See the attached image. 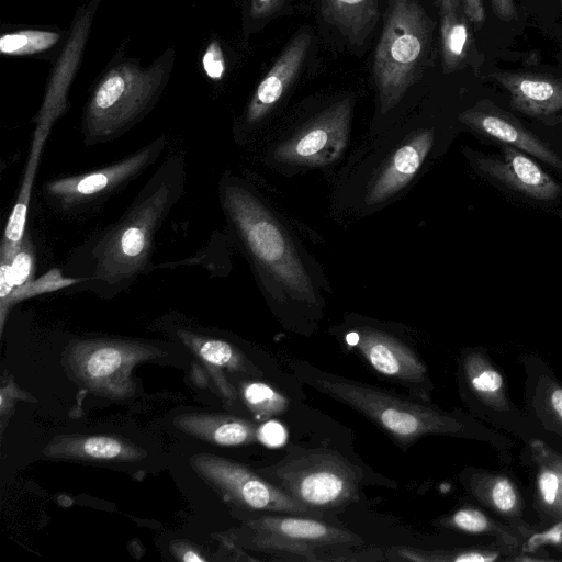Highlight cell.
<instances>
[{
	"mask_svg": "<svg viewBox=\"0 0 562 562\" xmlns=\"http://www.w3.org/2000/svg\"><path fill=\"white\" fill-rule=\"evenodd\" d=\"M295 373L305 384L359 412L398 447H409L431 435L471 436L469 424L461 416L419 398L327 373L305 362L295 366Z\"/></svg>",
	"mask_w": 562,
	"mask_h": 562,
	"instance_id": "4",
	"label": "cell"
},
{
	"mask_svg": "<svg viewBox=\"0 0 562 562\" xmlns=\"http://www.w3.org/2000/svg\"><path fill=\"white\" fill-rule=\"evenodd\" d=\"M176 554L180 558V560L186 562H205L206 559L200 555L198 551L193 548H190L186 544H178L176 549Z\"/></svg>",
	"mask_w": 562,
	"mask_h": 562,
	"instance_id": "42",
	"label": "cell"
},
{
	"mask_svg": "<svg viewBox=\"0 0 562 562\" xmlns=\"http://www.w3.org/2000/svg\"><path fill=\"white\" fill-rule=\"evenodd\" d=\"M472 493L496 512L515 515L519 509V496L509 479L501 475H476L470 483Z\"/></svg>",
	"mask_w": 562,
	"mask_h": 562,
	"instance_id": "27",
	"label": "cell"
},
{
	"mask_svg": "<svg viewBox=\"0 0 562 562\" xmlns=\"http://www.w3.org/2000/svg\"><path fill=\"white\" fill-rule=\"evenodd\" d=\"M220 200L227 224L269 299L281 305H319V280L311 260L255 189L227 173L220 182Z\"/></svg>",
	"mask_w": 562,
	"mask_h": 562,
	"instance_id": "2",
	"label": "cell"
},
{
	"mask_svg": "<svg viewBox=\"0 0 562 562\" xmlns=\"http://www.w3.org/2000/svg\"><path fill=\"white\" fill-rule=\"evenodd\" d=\"M468 19L476 24L485 21L483 0H460Z\"/></svg>",
	"mask_w": 562,
	"mask_h": 562,
	"instance_id": "40",
	"label": "cell"
},
{
	"mask_svg": "<svg viewBox=\"0 0 562 562\" xmlns=\"http://www.w3.org/2000/svg\"><path fill=\"white\" fill-rule=\"evenodd\" d=\"M67 32L59 29H16L0 36V53L5 56L49 59L61 50Z\"/></svg>",
	"mask_w": 562,
	"mask_h": 562,
	"instance_id": "25",
	"label": "cell"
},
{
	"mask_svg": "<svg viewBox=\"0 0 562 562\" xmlns=\"http://www.w3.org/2000/svg\"><path fill=\"white\" fill-rule=\"evenodd\" d=\"M503 158L477 156L475 165L487 177L525 196L552 201L561 195L562 187L522 150L503 145Z\"/></svg>",
	"mask_w": 562,
	"mask_h": 562,
	"instance_id": "17",
	"label": "cell"
},
{
	"mask_svg": "<svg viewBox=\"0 0 562 562\" xmlns=\"http://www.w3.org/2000/svg\"><path fill=\"white\" fill-rule=\"evenodd\" d=\"M352 106V99L345 98L323 110L277 146L274 159L291 167L336 159L348 139Z\"/></svg>",
	"mask_w": 562,
	"mask_h": 562,
	"instance_id": "12",
	"label": "cell"
},
{
	"mask_svg": "<svg viewBox=\"0 0 562 562\" xmlns=\"http://www.w3.org/2000/svg\"><path fill=\"white\" fill-rule=\"evenodd\" d=\"M435 145V130L411 131L376 162L364 184V206H379L395 198L422 170Z\"/></svg>",
	"mask_w": 562,
	"mask_h": 562,
	"instance_id": "13",
	"label": "cell"
},
{
	"mask_svg": "<svg viewBox=\"0 0 562 562\" xmlns=\"http://www.w3.org/2000/svg\"><path fill=\"white\" fill-rule=\"evenodd\" d=\"M176 65L167 48L149 65L127 57L122 45L91 87L81 115L86 145L111 142L139 123L158 103Z\"/></svg>",
	"mask_w": 562,
	"mask_h": 562,
	"instance_id": "3",
	"label": "cell"
},
{
	"mask_svg": "<svg viewBox=\"0 0 562 562\" xmlns=\"http://www.w3.org/2000/svg\"><path fill=\"white\" fill-rule=\"evenodd\" d=\"M459 120L474 132L503 145L516 147L555 168H562L557 153L518 119L484 99L459 114Z\"/></svg>",
	"mask_w": 562,
	"mask_h": 562,
	"instance_id": "14",
	"label": "cell"
},
{
	"mask_svg": "<svg viewBox=\"0 0 562 562\" xmlns=\"http://www.w3.org/2000/svg\"><path fill=\"white\" fill-rule=\"evenodd\" d=\"M386 560L417 562H488L498 559V553L487 550L467 549L453 551H428L408 547L389 549Z\"/></svg>",
	"mask_w": 562,
	"mask_h": 562,
	"instance_id": "29",
	"label": "cell"
},
{
	"mask_svg": "<svg viewBox=\"0 0 562 562\" xmlns=\"http://www.w3.org/2000/svg\"><path fill=\"white\" fill-rule=\"evenodd\" d=\"M311 40V32L301 30L288 42L254 91L241 117L244 126L260 123L282 99L305 61Z\"/></svg>",
	"mask_w": 562,
	"mask_h": 562,
	"instance_id": "16",
	"label": "cell"
},
{
	"mask_svg": "<svg viewBox=\"0 0 562 562\" xmlns=\"http://www.w3.org/2000/svg\"><path fill=\"white\" fill-rule=\"evenodd\" d=\"M101 0H86L78 8L67 40L60 50L56 67L48 80L42 106L35 121L48 120L55 123L68 109V89L77 71L93 14Z\"/></svg>",
	"mask_w": 562,
	"mask_h": 562,
	"instance_id": "15",
	"label": "cell"
},
{
	"mask_svg": "<svg viewBox=\"0 0 562 562\" xmlns=\"http://www.w3.org/2000/svg\"><path fill=\"white\" fill-rule=\"evenodd\" d=\"M3 243L0 246V325L3 331L7 316L9 314V300L14 290V283L11 274L10 262L14 250Z\"/></svg>",
	"mask_w": 562,
	"mask_h": 562,
	"instance_id": "34",
	"label": "cell"
},
{
	"mask_svg": "<svg viewBox=\"0 0 562 562\" xmlns=\"http://www.w3.org/2000/svg\"><path fill=\"white\" fill-rule=\"evenodd\" d=\"M257 437L258 441L262 442L263 445L268 447H277L284 442L286 432L281 425L267 422L258 426Z\"/></svg>",
	"mask_w": 562,
	"mask_h": 562,
	"instance_id": "37",
	"label": "cell"
},
{
	"mask_svg": "<svg viewBox=\"0 0 562 562\" xmlns=\"http://www.w3.org/2000/svg\"><path fill=\"white\" fill-rule=\"evenodd\" d=\"M492 9L496 16L505 22L516 19L515 0H491Z\"/></svg>",
	"mask_w": 562,
	"mask_h": 562,
	"instance_id": "39",
	"label": "cell"
},
{
	"mask_svg": "<svg viewBox=\"0 0 562 562\" xmlns=\"http://www.w3.org/2000/svg\"><path fill=\"white\" fill-rule=\"evenodd\" d=\"M537 490L546 509L562 515V461L546 456L539 467Z\"/></svg>",
	"mask_w": 562,
	"mask_h": 562,
	"instance_id": "31",
	"label": "cell"
},
{
	"mask_svg": "<svg viewBox=\"0 0 562 562\" xmlns=\"http://www.w3.org/2000/svg\"><path fill=\"white\" fill-rule=\"evenodd\" d=\"M440 43L442 67L446 74L454 72L468 65L476 66V49L470 26L460 0H440Z\"/></svg>",
	"mask_w": 562,
	"mask_h": 562,
	"instance_id": "20",
	"label": "cell"
},
{
	"mask_svg": "<svg viewBox=\"0 0 562 562\" xmlns=\"http://www.w3.org/2000/svg\"><path fill=\"white\" fill-rule=\"evenodd\" d=\"M248 548L284 561H358L363 540L321 518L272 514L246 521Z\"/></svg>",
	"mask_w": 562,
	"mask_h": 562,
	"instance_id": "7",
	"label": "cell"
},
{
	"mask_svg": "<svg viewBox=\"0 0 562 562\" xmlns=\"http://www.w3.org/2000/svg\"><path fill=\"white\" fill-rule=\"evenodd\" d=\"M36 126L33 133L32 144L29 157L25 164L23 179L18 193L16 201L7 222L2 241L10 247H18L25 235V223L27 210L31 200V193L40 164V158L44 149L46 139L54 125L48 120L35 121Z\"/></svg>",
	"mask_w": 562,
	"mask_h": 562,
	"instance_id": "23",
	"label": "cell"
},
{
	"mask_svg": "<svg viewBox=\"0 0 562 562\" xmlns=\"http://www.w3.org/2000/svg\"><path fill=\"white\" fill-rule=\"evenodd\" d=\"M336 334L380 376L403 386L413 397L431 401L434 384L428 367L408 342L364 321H348Z\"/></svg>",
	"mask_w": 562,
	"mask_h": 562,
	"instance_id": "9",
	"label": "cell"
},
{
	"mask_svg": "<svg viewBox=\"0 0 562 562\" xmlns=\"http://www.w3.org/2000/svg\"><path fill=\"white\" fill-rule=\"evenodd\" d=\"M432 32L434 23L420 0H387L372 67L381 114L394 109L420 78L429 60Z\"/></svg>",
	"mask_w": 562,
	"mask_h": 562,
	"instance_id": "5",
	"label": "cell"
},
{
	"mask_svg": "<svg viewBox=\"0 0 562 562\" xmlns=\"http://www.w3.org/2000/svg\"><path fill=\"white\" fill-rule=\"evenodd\" d=\"M240 396L247 408L260 418L284 414L290 405L286 396L280 391L260 381L243 382Z\"/></svg>",
	"mask_w": 562,
	"mask_h": 562,
	"instance_id": "28",
	"label": "cell"
},
{
	"mask_svg": "<svg viewBox=\"0 0 562 562\" xmlns=\"http://www.w3.org/2000/svg\"><path fill=\"white\" fill-rule=\"evenodd\" d=\"M510 95V106L544 120L562 110V80L540 74L497 71L491 74Z\"/></svg>",
	"mask_w": 562,
	"mask_h": 562,
	"instance_id": "18",
	"label": "cell"
},
{
	"mask_svg": "<svg viewBox=\"0 0 562 562\" xmlns=\"http://www.w3.org/2000/svg\"><path fill=\"white\" fill-rule=\"evenodd\" d=\"M177 333L179 338L192 352L205 361L210 368L215 369L214 375L218 387H221L223 396L229 402L236 398V392L233 386L227 383L221 369H227L232 372L259 373L256 368H252L248 363L247 359L238 349L225 340L196 335L187 330H178Z\"/></svg>",
	"mask_w": 562,
	"mask_h": 562,
	"instance_id": "22",
	"label": "cell"
},
{
	"mask_svg": "<svg viewBox=\"0 0 562 562\" xmlns=\"http://www.w3.org/2000/svg\"><path fill=\"white\" fill-rule=\"evenodd\" d=\"M85 282L83 278L70 277L64 274L59 268H52L46 273L38 278L26 282L25 284L14 288L9 300V307H11L24 300L52 293L61 289L77 286Z\"/></svg>",
	"mask_w": 562,
	"mask_h": 562,
	"instance_id": "30",
	"label": "cell"
},
{
	"mask_svg": "<svg viewBox=\"0 0 562 562\" xmlns=\"http://www.w3.org/2000/svg\"><path fill=\"white\" fill-rule=\"evenodd\" d=\"M42 454L64 460L134 462L145 458L147 452L116 436L59 435L47 443Z\"/></svg>",
	"mask_w": 562,
	"mask_h": 562,
	"instance_id": "19",
	"label": "cell"
},
{
	"mask_svg": "<svg viewBox=\"0 0 562 562\" xmlns=\"http://www.w3.org/2000/svg\"><path fill=\"white\" fill-rule=\"evenodd\" d=\"M550 412L562 423V386L551 385L548 392Z\"/></svg>",
	"mask_w": 562,
	"mask_h": 562,
	"instance_id": "41",
	"label": "cell"
},
{
	"mask_svg": "<svg viewBox=\"0 0 562 562\" xmlns=\"http://www.w3.org/2000/svg\"><path fill=\"white\" fill-rule=\"evenodd\" d=\"M324 19L352 44H362L378 21V0H321Z\"/></svg>",
	"mask_w": 562,
	"mask_h": 562,
	"instance_id": "24",
	"label": "cell"
},
{
	"mask_svg": "<svg viewBox=\"0 0 562 562\" xmlns=\"http://www.w3.org/2000/svg\"><path fill=\"white\" fill-rule=\"evenodd\" d=\"M186 162L170 156L148 179L122 216L76 250L67 270L78 288L100 296L128 289L151 268L155 240L184 191Z\"/></svg>",
	"mask_w": 562,
	"mask_h": 562,
	"instance_id": "1",
	"label": "cell"
},
{
	"mask_svg": "<svg viewBox=\"0 0 562 562\" xmlns=\"http://www.w3.org/2000/svg\"><path fill=\"white\" fill-rule=\"evenodd\" d=\"M167 146L160 136L130 156L101 169L47 181L43 193L52 207L65 213H78L94 206L125 188L161 155Z\"/></svg>",
	"mask_w": 562,
	"mask_h": 562,
	"instance_id": "10",
	"label": "cell"
},
{
	"mask_svg": "<svg viewBox=\"0 0 562 562\" xmlns=\"http://www.w3.org/2000/svg\"><path fill=\"white\" fill-rule=\"evenodd\" d=\"M562 543V521L553 526L552 528L533 535L529 538L525 546L526 551H535L544 544H561Z\"/></svg>",
	"mask_w": 562,
	"mask_h": 562,
	"instance_id": "38",
	"label": "cell"
},
{
	"mask_svg": "<svg viewBox=\"0 0 562 562\" xmlns=\"http://www.w3.org/2000/svg\"><path fill=\"white\" fill-rule=\"evenodd\" d=\"M201 68L211 80H221L226 72V58L218 40L214 38L204 47L201 55Z\"/></svg>",
	"mask_w": 562,
	"mask_h": 562,
	"instance_id": "36",
	"label": "cell"
},
{
	"mask_svg": "<svg viewBox=\"0 0 562 562\" xmlns=\"http://www.w3.org/2000/svg\"><path fill=\"white\" fill-rule=\"evenodd\" d=\"M245 34H249L260 22L271 16L284 0H240Z\"/></svg>",
	"mask_w": 562,
	"mask_h": 562,
	"instance_id": "35",
	"label": "cell"
},
{
	"mask_svg": "<svg viewBox=\"0 0 562 562\" xmlns=\"http://www.w3.org/2000/svg\"><path fill=\"white\" fill-rule=\"evenodd\" d=\"M440 525L470 533H487L496 530L495 524L483 512L473 507H462L453 512L441 518Z\"/></svg>",
	"mask_w": 562,
	"mask_h": 562,
	"instance_id": "32",
	"label": "cell"
},
{
	"mask_svg": "<svg viewBox=\"0 0 562 562\" xmlns=\"http://www.w3.org/2000/svg\"><path fill=\"white\" fill-rule=\"evenodd\" d=\"M166 352L139 341L122 339H77L69 341L64 364L69 376L90 392L110 398L134 394L133 368Z\"/></svg>",
	"mask_w": 562,
	"mask_h": 562,
	"instance_id": "8",
	"label": "cell"
},
{
	"mask_svg": "<svg viewBox=\"0 0 562 562\" xmlns=\"http://www.w3.org/2000/svg\"><path fill=\"white\" fill-rule=\"evenodd\" d=\"M257 472L300 504L322 514L359 499L360 469L330 449L293 450Z\"/></svg>",
	"mask_w": 562,
	"mask_h": 562,
	"instance_id": "6",
	"label": "cell"
},
{
	"mask_svg": "<svg viewBox=\"0 0 562 562\" xmlns=\"http://www.w3.org/2000/svg\"><path fill=\"white\" fill-rule=\"evenodd\" d=\"M10 268L14 288H19L34 279L35 250L33 243L26 234L13 252Z\"/></svg>",
	"mask_w": 562,
	"mask_h": 562,
	"instance_id": "33",
	"label": "cell"
},
{
	"mask_svg": "<svg viewBox=\"0 0 562 562\" xmlns=\"http://www.w3.org/2000/svg\"><path fill=\"white\" fill-rule=\"evenodd\" d=\"M190 462L199 475L241 508L321 519L324 516L300 504L244 464L211 453L194 454Z\"/></svg>",
	"mask_w": 562,
	"mask_h": 562,
	"instance_id": "11",
	"label": "cell"
},
{
	"mask_svg": "<svg viewBox=\"0 0 562 562\" xmlns=\"http://www.w3.org/2000/svg\"><path fill=\"white\" fill-rule=\"evenodd\" d=\"M181 431L218 446H241L258 441V426L250 420L216 414L186 413L173 419Z\"/></svg>",
	"mask_w": 562,
	"mask_h": 562,
	"instance_id": "21",
	"label": "cell"
},
{
	"mask_svg": "<svg viewBox=\"0 0 562 562\" xmlns=\"http://www.w3.org/2000/svg\"><path fill=\"white\" fill-rule=\"evenodd\" d=\"M462 366L469 387L482 402L497 411L508 409L503 376L483 353L467 352Z\"/></svg>",
	"mask_w": 562,
	"mask_h": 562,
	"instance_id": "26",
	"label": "cell"
}]
</instances>
